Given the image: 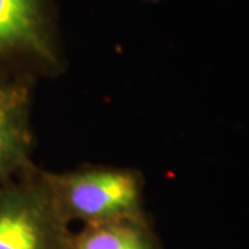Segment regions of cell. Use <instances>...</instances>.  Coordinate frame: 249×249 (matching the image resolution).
<instances>
[{"mask_svg": "<svg viewBox=\"0 0 249 249\" xmlns=\"http://www.w3.org/2000/svg\"><path fill=\"white\" fill-rule=\"evenodd\" d=\"M47 188L65 222L85 224L144 216V178L136 169L82 166L52 173L43 170Z\"/></svg>", "mask_w": 249, "mask_h": 249, "instance_id": "obj_1", "label": "cell"}, {"mask_svg": "<svg viewBox=\"0 0 249 249\" xmlns=\"http://www.w3.org/2000/svg\"><path fill=\"white\" fill-rule=\"evenodd\" d=\"M64 67L57 0H0V70L37 78Z\"/></svg>", "mask_w": 249, "mask_h": 249, "instance_id": "obj_2", "label": "cell"}, {"mask_svg": "<svg viewBox=\"0 0 249 249\" xmlns=\"http://www.w3.org/2000/svg\"><path fill=\"white\" fill-rule=\"evenodd\" d=\"M70 235L43 170L34 165L0 183V249H67Z\"/></svg>", "mask_w": 249, "mask_h": 249, "instance_id": "obj_3", "label": "cell"}, {"mask_svg": "<svg viewBox=\"0 0 249 249\" xmlns=\"http://www.w3.org/2000/svg\"><path fill=\"white\" fill-rule=\"evenodd\" d=\"M34 76L0 70V183L34 166L31 100Z\"/></svg>", "mask_w": 249, "mask_h": 249, "instance_id": "obj_4", "label": "cell"}, {"mask_svg": "<svg viewBox=\"0 0 249 249\" xmlns=\"http://www.w3.org/2000/svg\"><path fill=\"white\" fill-rule=\"evenodd\" d=\"M67 249H160L147 214L85 224L71 232Z\"/></svg>", "mask_w": 249, "mask_h": 249, "instance_id": "obj_5", "label": "cell"}]
</instances>
